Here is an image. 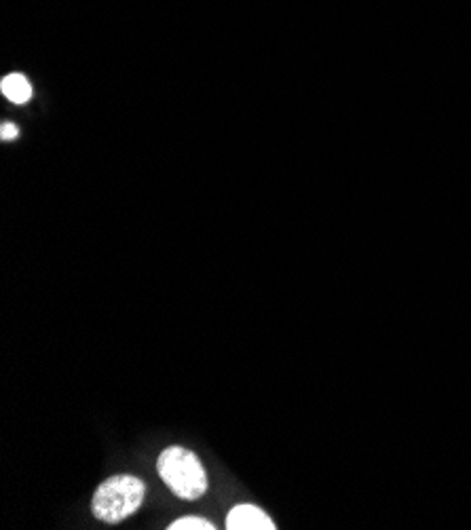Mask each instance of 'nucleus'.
Wrapping results in <instances>:
<instances>
[{
	"label": "nucleus",
	"instance_id": "423d86ee",
	"mask_svg": "<svg viewBox=\"0 0 471 530\" xmlns=\"http://www.w3.org/2000/svg\"><path fill=\"white\" fill-rule=\"evenodd\" d=\"M17 136H20V129H17V125H13L9 121H5L3 125H0V138H3V142H11Z\"/></svg>",
	"mask_w": 471,
	"mask_h": 530
},
{
	"label": "nucleus",
	"instance_id": "f03ea898",
	"mask_svg": "<svg viewBox=\"0 0 471 530\" xmlns=\"http://www.w3.org/2000/svg\"><path fill=\"white\" fill-rule=\"evenodd\" d=\"M146 484L129 473L112 476L93 492L91 511L93 516L108 524H117L134 516L144 503Z\"/></svg>",
	"mask_w": 471,
	"mask_h": 530
},
{
	"label": "nucleus",
	"instance_id": "7ed1b4c3",
	"mask_svg": "<svg viewBox=\"0 0 471 530\" xmlns=\"http://www.w3.org/2000/svg\"><path fill=\"white\" fill-rule=\"evenodd\" d=\"M229 530H275V522L256 505H237L226 516Z\"/></svg>",
	"mask_w": 471,
	"mask_h": 530
},
{
	"label": "nucleus",
	"instance_id": "20e7f679",
	"mask_svg": "<svg viewBox=\"0 0 471 530\" xmlns=\"http://www.w3.org/2000/svg\"><path fill=\"white\" fill-rule=\"evenodd\" d=\"M0 91L13 104H26L32 100V85L20 72H13L5 77L3 83H0Z\"/></svg>",
	"mask_w": 471,
	"mask_h": 530
},
{
	"label": "nucleus",
	"instance_id": "39448f33",
	"mask_svg": "<svg viewBox=\"0 0 471 530\" xmlns=\"http://www.w3.org/2000/svg\"><path fill=\"white\" fill-rule=\"evenodd\" d=\"M169 530H216V526L205 520V518H199V516H186V518H180L176 522H172L167 526Z\"/></svg>",
	"mask_w": 471,
	"mask_h": 530
},
{
	"label": "nucleus",
	"instance_id": "f257e3e1",
	"mask_svg": "<svg viewBox=\"0 0 471 530\" xmlns=\"http://www.w3.org/2000/svg\"><path fill=\"white\" fill-rule=\"evenodd\" d=\"M159 478L178 499L197 501L207 492V473L195 452L182 446H169L159 454Z\"/></svg>",
	"mask_w": 471,
	"mask_h": 530
}]
</instances>
